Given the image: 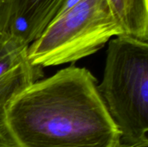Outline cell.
<instances>
[{"instance_id":"obj_1","label":"cell","mask_w":148,"mask_h":147,"mask_svg":"<svg viewBox=\"0 0 148 147\" xmlns=\"http://www.w3.org/2000/svg\"><path fill=\"white\" fill-rule=\"evenodd\" d=\"M97 86L71 65L23 90L2 120L17 147H116L121 133Z\"/></svg>"},{"instance_id":"obj_2","label":"cell","mask_w":148,"mask_h":147,"mask_svg":"<svg viewBox=\"0 0 148 147\" xmlns=\"http://www.w3.org/2000/svg\"><path fill=\"white\" fill-rule=\"evenodd\" d=\"M98 91L121 143L148 146V42L127 35L108 42Z\"/></svg>"},{"instance_id":"obj_3","label":"cell","mask_w":148,"mask_h":147,"mask_svg":"<svg viewBox=\"0 0 148 147\" xmlns=\"http://www.w3.org/2000/svg\"><path fill=\"white\" fill-rule=\"evenodd\" d=\"M121 35L124 31L108 0H81L29 45L28 57L41 68L73 63Z\"/></svg>"},{"instance_id":"obj_4","label":"cell","mask_w":148,"mask_h":147,"mask_svg":"<svg viewBox=\"0 0 148 147\" xmlns=\"http://www.w3.org/2000/svg\"><path fill=\"white\" fill-rule=\"evenodd\" d=\"M66 0H0V34L35 42L54 20Z\"/></svg>"},{"instance_id":"obj_5","label":"cell","mask_w":148,"mask_h":147,"mask_svg":"<svg viewBox=\"0 0 148 147\" xmlns=\"http://www.w3.org/2000/svg\"><path fill=\"white\" fill-rule=\"evenodd\" d=\"M28 47L17 38L0 34V120L14 98L43 76L42 68L30 63Z\"/></svg>"},{"instance_id":"obj_6","label":"cell","mask_w":148,"mask_h":147,"mask_svg":"<svg viewBox=\"0 0 148 147\" xmlns=\"http://www.w3.org/2000/svg\"><path fill=\"white\" fill-rule=\"evenodd\" d=\"M124 34L148 42V0H108Z\"/></svg>"},{"instance_id":"obj_7","label":"cell","mask_w":148,"mask_h":147,"mask_svg":"<svg viewBox=\"0 0 148 147\" xmlns=\"http://www.w3.org/2000/svg\"><path fill=\"white\" fill-rule=\"evenodd\" d=\"M0 147H17L2 120H0Z\"/></svg>"},{"instance_id":"obj_8","label":"cell","mask_w":148,"mask_h":147,"mask_svg":"<svg viewBox=\"0 0 148 147\" xmlns=\"http://www.w3.org/2000/svg\"><path fill=\"white\" fill-rule=\"evenodd\" d=\"M116 147H139V146H131V145H127V144H124V143H120L118 146Z\"/></svg>"}]
</instances>
